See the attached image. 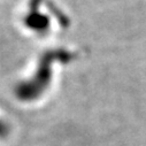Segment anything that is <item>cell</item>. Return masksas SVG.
<instances>
[{
    "label": "cell",
    "instance_id": "cell-1",
    "mask_svg": "<svg viewBox=\"0 0 146 146\" xmlns=\"http://www.w3.org/2000/svg\"><path fill=\"white\" fill-rule=\"evenodd\" d=\"M74 59V53L64 48H53L44 52L39 58L37 68L30 78L15 86V96L20 101L32 102L38 100L51 86L53 80V64L68 63Z\"/></svg>",
    "mask_w": 146,
    "mask_h": 146
},
{
    "label": "cell",
    "instance_id": "cell-2",
    "mask_svg": "<svg viewBox=\"0 0 146 146\" xmlns=\"http://www.w3.org/2000/svg\"><path fill=\"white\" fill-rule=\"evenodd\" d=\"M43 0H30L28 13L23 17V24L30 31L44 35L48 31L51 27V21L48 15L40 12V5Z\"/></svg>",
    "mask_w": 146,
    "mask_h": 146
},
{
    "label": "cell",
    "instance_id": "cell-3",
    "mask_svg": "<svg viewBox=\"0 0 146 146\" xmlns=\"http://www.w3.org/2000/svg\"><path fill=\"white\" fill-rule=\"evenodd\" d=\"M8 132H9L8 125H7L3 120H0V137H5V136H7Z\"/></svg>",
    "mask_w": 146,
    "mask_h": 146
}]
</instances>
